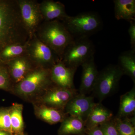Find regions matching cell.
<instances>
[{"label":"cell","mask_w":135,"mask_h":135,"mask_svg":"<svg viewBox=\"0 0 135 135\" xmlns=\"http://www.w3.org/2000/svg\"><path fill=\"white\" fill-rule=\"evenodd\" d=\"M30 39L21 18L17 0H0V65L1 55L6 47L24 44Z\"/></svg>","instance_id":"1"},{"label":"cell","mask_w":135,"mask_h":135,"mask_svg":"<svg viewBox=\"0 0 135 135\" xmlns=\"http://www.w3.org/2000/svg\"><path fill=\"white\" fill-rule=\"evenodd\" d=\"M50 69L36 67L20 82L15 84L12 94L32 103L46 90L53 85Z\"/></svg>","instance_id":"2"},{"label":"cell","mask_w":135,"mask_h":135,"mask_svg":"<svg viewBox=\"0 0 135 135\" xmlns=\"http://www.w3.org/2000/svg\"><path fill=\"white\" fill-rule=\"evenodd\" d=\"M35 34L41 41L54 51L61 60L66 47L74 39L63 23L57 20L44 21Z\"/></svg>","instance_id":"3"},{"label":"cell","mask_w":135,"mask_h":135,"mask_svg":"<svg viewBox=\"0 0 135 135\" xmlns=\"http://www.w3.org/2000/svg\"><path fill=\"white\" fill-rule=\"evenodd\" d=\"M74 39L89 38L101 30L103 23L97 13L88 11L68 16L61 21Z\"/></svg>","instance_id":"4"},{"label":"cell","mask_w":135,"mask_h":135,"mask_svg":"<svg viewBox=\"0 0 135 135\" xmlns=\"http://www.w3.org/2000/svg\"><path fill=\"white\" fill-rule=\"evenodd\" d=\"M95 49L89 38L74 39L66 47L61 61L66 66L77 68L94 57Z\"/></svg>","instance_id":"5"},{"label":"cell","mask_w":135,"mask_h":135,"mask_svg":"<svg viewBox=\"0 0 135 135\" xmlns=\"http://www.w3.org/2000/svg\"><path fill=\"white\" fill-rule=\"evenodd\" d=\"M123 72L118 65L109 64L99 71L92 92L101 103L118 89Z\"/></svg>","instance_id":"6"},{"label":"cell","mask_w":135,"mask_h":135,"mask_svg":"<svg viewBox=\"0 0 135 135\" xmlns=\"http://www.w3.org/2000/svg\"><path fill=\"white\" fill-rule=\"evenodd\" d=\"M26 55L36 67L50 69L61 60L57 54L35 34L27 41Z\"/></svg>","instance_id":"7"},{"label":"cell","mask_w":135,"mask_h":135,"mask_svg":"<svg viewBox=\"0 0 135 135\" xmlns=\"http://www.w3.org/2000/svg\"><path fill=\"white\" fill-rule=\"evenodd\" d=\"M78 94L75 89L66 88L53 84L32 103L64 110L68 103Z\"/></svg>","instance_id":"8"},{"label":"cell","mask_w":135,"mask_h":135,"mask_svg":"<svg viewBox=\"0 0 135 135\" xmlns=\"http://www.w3.org/2000/svg\"><path fill=\"white\" fill-rule=\"evenodd\" d=\"M17 2L22 22L31 38L44 22L40 9V3L35 0H17Z\"/></svg>","instance_id":"9"},{"label":"cell","mask_w":135,"mask_h":135,"mask_svg":"<svg viewBox=\"0 0 135 135\" xmlns=\"http://www.w3.org/2000/svg\"><path fill=\"white\" fill-rule=\"evenodd\" d=\"M95 103L94 97L79 93L68 103L64 112L68 116L80 118L85 122Z\"/></svg>","instance_id":"10"},{"label":"cell","mask_w":135,"mask_h":135,"mask_svg":"<svg viewBox=\"0 0 135 135\" xmlns=\"http://www.w3.org/2000/svg\"><path fill=\"white\" fill-rule=\"evenodd\" d=\"M5 65L14 85L24 79L36 67L26 55L10 60Z\"/></svg>","instance_id":"11"},{"label":"cell","mask_w":135,"mask_h":135,"mask_svg":"<svg viewBox=\"0 0 135 135\" xmlns=\"http://www.w3.org/2000/svg\"><path fill=\"white\" fill-rule=\"evenodd\" d=\"M77 68L68 67L61 60L50 69V77L54 85L66 88L75 89L74 79Z\"/></svg>","instance_id":"12"},{"label":"cell","mask_w":135,"mask_h":135,"mask_svg":"<svg viewBox=\"0 0 135 135\" xmlns=\"http://www.w3.org/2000/svg\"><path fill=\"white\" fill-rule=\"evenodd\" d=\"M81 66L82 73L79 94L86 95L92 92L99 71L95 63L94 57L85 62Z\"/></svg>","instance_id":"13"},{"label":"cell","mask_w":135,"mask_h":135,"mask_svg":"<svg viewBox=\"0 0 135 135\" xmlns=\"http://www.w3.org/2000/svg\"><path fill=\"white\" fill-rule=\"evenodd\" d=\"M40 9L44 21H62L68 16L65 6L62 3L52 0H44L40 3Z\"/></svg>","instance_id":"14"},{"label":"cell","mask_w":135,"mask_h":135,"mask_svg":"<svg viewBox=\"0 0 135 135\" xmlns=\"http://www.w3.org/2000/svg\"><path fill=\"white\" fill-rule=\"evenodd\" d=\"M114 118L112 112L101 103H95L85 122L86 130L105 123Z\"/></svg>","instance_id":"15"},{"label":"cell","mask_w":135,"mask_h":135,"mask_svg":"<svg viewBox=\"0 0 135 135\" xmlns=\"http://www.w3.org/2000/svg\"><path fill=\"white\" fill-rule=\"evenodd\" d=\"M33 104L35 114L36 117L50 125L62 122L68 116L63 110L41 104L33 103Z\"/></svg>","instance_id":"16"},{"label":"cell","mask_w":135,"mask_h":135,"mask_svg":"<svg viewBox=\"0 0 135 135\" xmlns=\"http://www.w3.org/2000/svg\"><path fill=\"white\" fill-rule=\"evenodd\" d=\"M58 135H87L85 122L80 118L68 116L61 122Z\"/></svg>","instance_id":"17"},{"label":"cell","mask_w":135,"mask_h":135,"mask_svg":"<svg viewBox=\"0 0 135 135\" xmlns=\"http://www.w3.org/2000/svg\"><path fill=\"white\" fill-rule=\"evenodd\" d=\"M113 2L116 19L135 21V0H114Z\"/></svg>","instance_id":"18"},{"label":"cell","mask_w":135,"mask_h":135,"mask_svg":"<svg viewBox=\"0 0 135 135\" xmlns=\"http://www.w3.org/2000/svg\"><path fill=\"white\" fill-rule=\"evenodd\" d=\"M117 118H123L134 115L135 112V84L129 91L121 96Z\"/></svg>","instance_id":"19"},{"label":"cell","mask_w":135,"mask_h":135,"mask_svg":"<svg viewBox=\"0 0 135 135\" xmlns=\"http://www.w3.org/2000/svg\"><path fill=\"white\" fill-rule=\"evenodd\" d=\"M23 106L22 104L15 103L10 107L12 135H24V124L23 118Z\"/></svg>","instance_id":"20"},{"label":"cell","mask_w":135,"mask_h":135,"mask_svg":"<svg viewBox=\"0 0 135 135\" xmlns=\"http://www.w3.org/2000/svg\"><path fill=\"white\" fill-rule=\"evenodd\" d=\"M118 65L123 75H128L135 83V50L131 49L121 53L118 58Z\"/></svg>","instance_id":"21"},{"label":"cell","mask_w":135,"mask_h":135,"mask_svg":"<svg viewBox=\"0 0 135 135\" xmlns=\"http://www.w3.org/2000/svg\"><path fill=\"white\" fill-rule=\"evenodd\" d=\"M27 42L24 44H13L5 47L1 55V58L4 65L18 57L26 55Z\"/></svg>","instance_id":"22"},{"label":"cell","mask_w":135,"mask_h":135,"mask_svg":"<svg viewBox=\"0 0 135 135\" xmlns=\"http://www.w3.org/2000/svg\"><path fill=\"white\" fill-rule=\"evenodd\" d=\"M113 120L119 135H135V116L131 118L115 117Z\"/></svg>","instance_id":"23"},{"label":"cell","mask_w":135,"mask_h":135,"mask_svg":"<svg viewBox=\"0 0 135 135\" xmlns=\"http://www.w3.org/2000/svg\"><path fill=\"white\" fill-rule=\"evenodd\" d=\"M14 85L6 65H0V89L11 92Z\"/></svg>","instance_id":"24"},{"label":"cell","mask_w":135,"mask_h":135,"mask_svg":"<svg viewBox=\"0 0 135 135\" xmlns=\"http://www.w3.org/2000/svg\"><path fill=\"white\" fill-rule=\"evenodd\" d=\"M0 129L8 132L11 134L9 107L0 108Z\"/></svg>","instance_id":"25"},{"label":"cell","mask_w":135,"mask_h":135,"mask_svg":"<svg viewBox=\"0 0 135 135\" xmlns=\"http://www.w3.org/2000/svg\"><path fill=\"white\" fill-rule=\"evenodd\" d=\"M99 126L104 135H119L113 119Z\"/></svg>","instance_id":"26"},{"label":"cell","mask_w":135,"mask_h":135,"mask_svg":"<svg viewBox=\"0 0 135 135\" xmlns=\"http://www.w3.org/2000/svg\"><path fill=\"white\" fill-rule=\"evenodd\" d=\"M130 26L128 32L130 37L131 49L135 50V21L129 22Z\"/></svg>","instance_id":"27"},{"label":"cell","mask_w":135,"mask_h":135,"mask_svg":"<svg viewBox=\"0 0 135 135\" xmlns=\"http://www.w3.org/2000/svg\"><path fill=\"white\" fill-rule=\"evenodd\" d=\"M87 135H104L100 126H97L87 131Z\"/></svg>","instance_id":"28"},{"label":"cell","mask_w":135,"mask_h":135,"mask_svg":"<svg viewBox=\"0 0 135 135\" xmlns=\"http://www.w3.org/2000/svg\"><path fill=\"white\" fill-rule=\"evenodd\" d=\"M0 135H11L10 133L0 129Z\"/></svg>","instance_id":"29"},{"label":"cell","mask_w":135,"mask_h":135,"mask_svg":"<svg viewBox=\"0 0 135 135\" xmlns=\"http://www.w3.org/2000/svg\"><path fill=\"white\" fill-rule=\"evenodd\" d=\"M26 135L25 134H24V135Z\"/></svg>","instance_id":"30"}]
</instances>
